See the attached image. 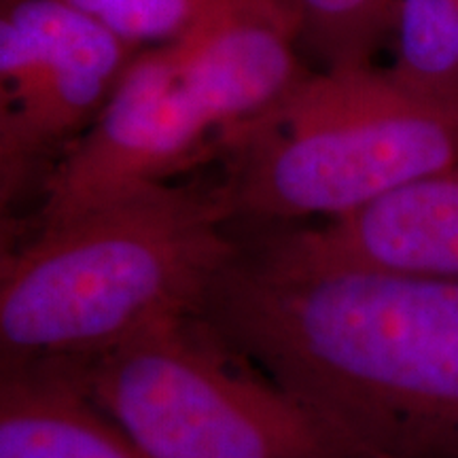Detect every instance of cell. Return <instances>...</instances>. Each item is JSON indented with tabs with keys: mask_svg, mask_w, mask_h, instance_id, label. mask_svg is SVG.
<instances>
[{
	"mask_svg": "<svg viewBox=\"0 0 458 458\" xmlns=\"http://www.w3.org/2000/svg\"><path fill=\"white\" fill-rule=\"evenodd\" d=\"M297 38L325 68L369 64V54L394 24L399 0H280Z\"/></svg>",
	"mask_w": 458,
	"mask_h": 458,
	"instance_id": "obj_9",
	"label": "cell"
},
{
	"mask_svg": "<svg viewBox=\"0 0 458 458\" xmlns=\"http://www.w3.org/2000/svg\"><path fill=\"white\" fill-rule=\"evenodd\" d=\"M223 0H128L102 21L134 49L165 47L202 24Z\"/></svg>",
	"mask_w": 458,
	"mask_h": 458,
	"instance_id": "obj_11",
	"label": "cell"
},
{
	"mask_svg": "<svg viewBox=\"0 0 458 458\" xmlns=\"http://www.w3.org/2000/svg\"><path fill=\"white\" fill-rule=\"evenodd\" d=\"M64 363L89 399L153 458H369L204 314Z\"/></svg>",
	"mask_w": 458,
	"mask_h": 458,
	"instance_id": "obj_4",
	"label": "cell"
},
{
	"mask_svg": "<svg viewBox=\"0 0 458 458\" xmlns=\"http://www.w3.org/2000/svg\"><path fill=\"white\" fill-rule=\"evenodd\" d=\"M225 189L164 185L38 227L3 257L4 360H74L202 314L240 249Z\"/></svg>",
	"mask_w": 458,
	"mask_h": 458,
	"instance_id": "obj_2",
	"label": "cell"
},
{
	"mask_svg": "<svg viewBox=\"0 0 458 458\" xmlns=\"http://www.w3.org/2000/svg\"><path fill=\"white\" fill-rule=\"evenodd\" d=\"M229 151L233 215L340 219L458 162V94L391 68H325Z\"/></svg>",
	"mask_w": 458,
	"mask_h": 458,
	"instance_id": "obj_3",
	"label": "cell"
},
{
	"mask_svg": "<svg viewBox=\"0 0 458 458\" xmlns=\"http://www.w3.org/2000/svg\"><path fill=\"white\" fill-rule=\"evenodd\" d=\"M60 3L79 11V13L94 17V20L98 21H105L114 13V11L122 9L128 0H60Z\"/></svg>",
	"mask_w": 458,
	"mask_h": 458,
	"instance_id": "obj_12",
	"label": "cell"
},
{
	"mask_svg": "<svg viewBox=\"0 0 458 458\" xmlns=\"http://www.w3.org/2000/svg\"><path fill=\"white\" fill-rule=\"evenodd\" d=\"M391 72L428 94H458V0H399Z\"/></svg>",
	"mask_w": 458,
	"mask_h": 458,
	"instance_id": "obj_10",
	"label": "cell"
},
{
	"mask_svg": "<svg viewBox=\"0 0 458 458\" xmlns=\"http://www.w3.org/2000/svg\"><path fill=\"white\" fill-rule=\"evenodd\" d=\"M276 244L303 259L458 280V162Z\"/></svg>",
	"mask_w": 458,
	"mask_h": 458,
	"instance_id": "obj_8",
	"label": "cell"
},
{
	"mask_svg": "<svg viewBox=\"0 0 458 458\" xmlns=\"http://www.w3.org/2000/svg\"><path fill=\"white\" fill-rule=\"evenodd\" d=\"M204 317L369 458H458V280L238 253Z\"/></svg>",
	"mask_w": 458,
	"mask_h": 458,
	"instance_id": "obj_1",
	"label": "cell"
},
{
	"mask_svg": "<svg viewBox=\"0 0 458 458\" xmlns=\"http://www.w3.org/2000/svg\"><path fill=\"white\" fill-rule=\"evenodd\" d=\"M280 0H223L181 41L165 45L182 85L232 148L270 119L310 71Z\"/></svg>",
	"mask_w": 458,
	"mask_h": 458,
	"instance_id": "obj_7",
	"label": "cell"
},
{
	"mask_svg": "<svg viewBox=\"0 0 458 458\" xmlns=\"http://www.w3.org/2000/svg\"><path fill=\"white\" fill-rule=\"evenodd\" d=\"M221 145L165 47L142 49L45 185L41 227L164 185Z\"/></svg>",
	"mask_w": 458,
	"mask_h": 458,
	"instance_id": "obj_6",
	"label": "cell"
},
{
	"mask_svg": "<svg viewBox=\"0 0 458 458\" xmlns=\"http://www.w3.org/2000/svg\"><path fill=\"white\" fill-rule=\"evenodd\" d=\"M139 49L60 0H4L0 17L3 199L34 157L94 122Z\"/></svg>",
	"mask_w": 458,
	"mask_h": 458,
	"instance_id": "obj_5",
	"label": "cell"
}]
</instances>
